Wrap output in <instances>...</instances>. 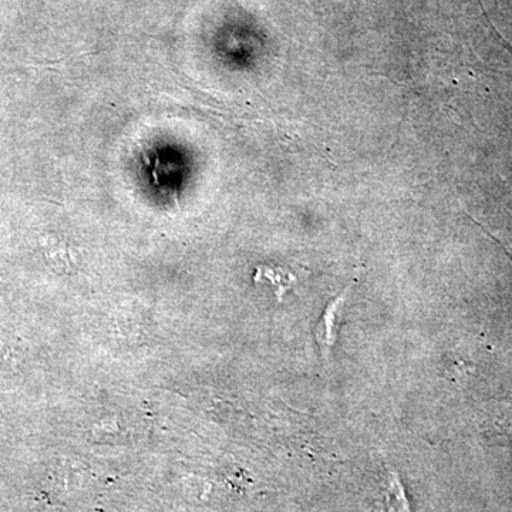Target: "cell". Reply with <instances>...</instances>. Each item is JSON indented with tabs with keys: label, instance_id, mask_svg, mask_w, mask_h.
<instances>
[{
	"label": "cell",
	"instance_id": "3",
	"mask_svg": "<svg viewBox=\"0 0 512 512\" xmlns=\"http://www.w3.org/2000/svg\"><path fill=\"white\" fill-rule=\"evenodd\" d=\"M503 248L505 249V252H507V254L510 255V258L512 259V252L508 251V249L505 248L504 245H503Z\"/></svg>",
	"mask_w": 512,
	"mask_h": 512
},
{
	"label": "cell",
	"instance_id": "2",
	"mask_svg": "<svg viewBox=\"0 0 512 512\" xmlns=\"http://www.w3.org/2000/svg\"><path fill=\"white\" fill-rule=\"evenodd\" d=\"M386 500L389 512H409L404 488L396 473H389L386 477Z\"/></svg>",
	"mask_w": 512,
	"mask_h": 512
},
{
	"label": "cell",
	"instance_id": "1",
	"mask_svg": "<svg viewBox=\"0 0 512 512\" xmlns=\"http://www.w3.org/2000/svg\"><path fill=\"white\" fill-rule=\"evenodd\" d=\"M349 288L350 286H348L345 291L340 293L338 298H335L332 302H329V305L326 306L322 316H320L318 326H316V340H318L320 353H322L323 357H328L330 350H332L333 345H335L339 311L340 308H342L343 303L346 301V293H348Z\"/></svg>",
	"mask_w": 512,
	"mask_h": 512
}]
</instances>
